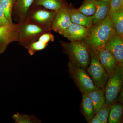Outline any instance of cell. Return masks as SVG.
<instances>
[{
  "mask_svg": "<svg viewBox=\"0 0 123 123\" xmlns=\"http://www.w3.org/2000/svg\"><path fill=\"white\" fill-rule=\"evenodd\" d=\"M116 33L108 16L102 22L89 29L85 42L90 48L98 50L104 46L108 40Z\"/></svg>",
  "mask_w": 123,
  "mask_h": 123,
  "instance_id": "1",
  "label": "cell"
},
{
  "mask_svg": "<svg viewBox=\"0 0 123 123\" xmlns=\"http://www.w3.org/2000/svg\"><path fill=\"white\" fill-rule=\"evenodd\" d=\"M63 50L69 61L77 66L86 69L90 62V48L85 41L67 43L60 41Z\"/></svg>",
  "mask_w": 123,
  "mask_h": 123,
  "instance_id": "2",
  "label": "cell"
},
{
  "mask_svg": "<svg viewBox=\"0 0 123 123\" xmlns=\"http://www.w3.org/2000/svg\"><path fill=\"white\" fill-rule=\"evenodd\" d=\"M90 62L87 72L95 87L105 88L110 75L105 70L99 60L98 50L90 48Z\"/></svg>",
  "mask_w": 123,
  "mask_h": 123,
  "instance_id": "3",
  "label": "cell"
},
{
  "mask_svg": "<svg viewBox=\"0 0 123 123\" xmlns=\"http://www.w3.org/2000/svg\"><path fill=\"white\" fill-rule=\"evenodd\" d=\"M123 66L119 65L110 75L104 88L105 104L111 106L117 101V97L123 90Z\"/></svg>",
  "mask_w": 123,
  "mask_h": 123,
  "instance_id": "4",
  "label": "cell"
},
{
  "mask_svg": "<svg viewBox=\"0 0 123 123\" xmlns=\"http://www.w3.org/2000/svg\"><path fill=\"white\" fill-rule=\"evenodd\" d=\"M68 64L69 75L82 93H89L95 89L96 87L86 69L70 61Z\"/></svg>",
  "mask_w": 123,
  "mask_h": 123,
  "instance_id": "5",
  "label": "cell"
},
{
  "mask_svg": "<svg viewBox=\"0 0 123 123\" xmlns=\"http://www.w3.org/2000/svg\"><path fill=\"white\" fill-rule=\"evenodd\" d=\"M56 13V11H49L44 8H42L38 6H35L34 8H30L26 21L37 24L47 31H51L52 22Z\"/></svg>",
  "mask_w": 123,
  "mask_h": 123,
  "instance_id": "6",
  "label": "cell"
},
{
  "mask_svg": "<svg viewBox=\"0 0 123 123\" xmlns=\"http://www.w3.org/2000/svg\"><path fill=\"white\" fill-rule=\"evenodd\" d=\"M20 23L18 42L24 48L37 40L43 33L48 31L42 27L29 21Z\"/></svg>",
  "mask_w": 123,
  "mask_h": 123,
  "instance_id": "7",
  "label": "cell"
},
{
  "mask_svg": "<svg viewBox=\"0 0 123 123\" xmlns=\"http://www.w3.org/2000/svg\"><path fill=\"white\" fill-rule=\"evenodd\" d=\"M20 23H9L0 26V55L10 44L18 40Z\"/></svg>",
  "mask_w": 123,
  "mask_h": 123,
  "instance_id": "8",
  "label": "cell"
},
{
  "mask_svg": "<svg viewBox=\"0 0 123 123\" xmlns=\"http://www.w3.org/2000/svg\"><path fill=\"white\" fill-rule=\"evenodd\" d=\"M104 46L114 57L118 65L123 66V38L116 33Z\"/></svg>",
  "mask_w": 123,
  "mask_h": 123,
  "instance_id": "9",
  "label": "cell"
},
{
  "mask_svg": "<svg viewBox=\"0 0 123 123\" xmlns=\"http://www.w3.org/2000/svg\"><path fill=\"white\" fill-rule=\"evenodd\" d=\"M72 24L69 7L67 6L56 11L52 25V30L60 34Z\"/></svg>",
  "mask_w": 123,
  "mask_h": 123,
  "instance_id": "10",
  "label": "cell"
},
{
  "mask_svg": "<svg viewBox=\"0 0 123 123\" xmlns=\"http://www.w3.org/2000/svg\"><path fill=\"white\" fill-rule=\"evenodd\" d=\"M89 30V29L84 26L72 23L67 29L59 34L70 42L82 41L88 36Z\"/></svg>",
  "mask_w": 123,
  "mask_h": 123,
  "instance_id": "11",
  "label": "cell"
},
{
  "mask_svg": "<svg viewBox=\"0 0 123 123\" xmlns=\"http://www.w3.org/2000/svg\"><path fill=\"white\" fill-rule=\"evenodd\" d=\"M99 60L106 72L111 75L118 66V63L111 53L103 46L98 49Z\"/></svg>",
  "mask_w": 123,
  "mask_h": 123,
  "instance_id": "12",
  "label": "cell"
},
{
  "mask_svg": "<svg viewBox=\"0 0 123 123\" xmlns=\"http://www.w3.org/2000/svg\"><path fill=\"white\" fill-rule=\"evenodd\" d=\"M97 9L93 15V25H98L102 22L110 14L111 0L109 1H97Z\"/></svg>",
  "mask_w": 123,
  "mask_h": 123,
  "instance_id": "13",
  "label": "cell"
},
{
  "mask_svg": "<svg viewBox=\"0 0 123 123\" xmlns=\"http://www.w3.org/2000/svg\"><path fill=\"white\" fill-rule=\"evenodd\" d=\"M69 14L72 23L84 26L90 29L93 25V16H87L80 12L77 9L69 7Z\"/></svg>",
  "mask_w": 123,
  "mask_h": 123,
  "instance_id": "14",
  "label": "cell"
},
{
  "mask_svg": "<svg viewBox=\"0 0 123 123\" xmlns=\"http://www.w3.org/2000/svg\"><path fill=\"white\" fill-rule=\"evenodd\" d=\"M34 0H15L13 8L17 16L19 22L21 23L26 20L27 14Z\"/></svg>",
  "mask_w": 123,
  "mask_h": 123,
  "instance_id": "15",
  "label": "cell"
},
{
  "mask_svg": "<svg viewBox=\"0 0 123 123\" xmlns=\"http://www.w3.org/2000/svg\"><path fill=\"white\" fill-rule=\"evenodd\" d=\"M88 94L93 102L95 112L97 113L105 103L104 88L96 87Z\"/></svg>",
  "mask_w": 123,
  "mask_h": 123,
  "instance_id": "16",
  "label": "cell"
},
{
  "mask_svg": "<svg viewBox=\"0 0 123 123\" xmlns=\"http://www.w3.org/2000/svg\"><path fill=\"white\" fill-rule=\"evenodd\" d=\"M82 102L81 106V112L88 123L90 122L95 114L93 102L88 94L82 93Z\"/></svg>",
  "mask_w": 123,
  "mask_h": 123,
  "instance_id": "17",
  "label": "cell"
},
{
  "mask_svg": "<svg viewBox=\"0 0 123 123\" xmlns=\"http://www.w3.org/2000/svg\"><path fill=\"white\" fill-rule=\"evenodd\" d=\"M34 6H42L47 9L57 11L68 6L64 0H34Z\"/></svg>",
  "mask_w": 123,
  "mask_h": 123,
  "instance_id": "18",
  "label": "cell"
},
{
  "mask_svg": "<svg viewBox=\"0 0 123 123\" xmlns=\"http://www.w3.org/2000/svg\"><path fill=\"white\" fill-rule=\"evenodd\" d=\"M123 104L117 101L112 104L111 106L108 123H121L123 117Z\"/></svg>",
  "mask_w": 123,
  "mask_h": 123,
  "instance_id": "19",
  "label": "cell"
},
{
  "mask_svg": "<svg viewBox=\"0 0 123 123\" xmlns=\"http://www.w3.org/2000/svg\"><path fill=\"white\" fill-rule=\"evenodd\" d=\"M109 16L117 33L123 38V9L110 13Z\"/></svg>",
  "mask_w": 123,
  "mask_h": 123,
  "instance_id": "20",
  "label": "cell"
},
{
  "mask_svg": "<svg viewBox=\"0 0 123 123\" xmlns=\"http://www.w3.org/2000/svg\"><path fill=\"white\" fill-rule=\"evenodd\" d=\"M96 0H84L82 5L77 10L87 16L94 15L97 9Z\"/></svg>",
  "mask_w": 123,
  "mask_h": 123,
  "instance_id": "21",
  "label": "cell"
},
{
  "mask_svg": "<svg viewBox=\"0 0 123 123\" xmlns=\"http://www.w3.org/2000/svg\"><path fill=\"white\" fill-rule=\"evenodd\" d=\"M12 118L16 123H42L41 120L33 114H24L17 112L13 115Z\"/></svg>",
  "mask_w": 123,
  "mask_h": 123,
  "instance_id": "22",
  "label": "cell"
},
{
  "mask_svg": "<svg viewBox=\"0 0 123 123\" xmlns=\"http://www.w3.org/2000/svg\"><path fill=\"white\" fill-rule=\"evenodd\" d=\"M4 11L5 15L10 23H12V12L15 0H0Z\"/></svg>",
  "mask_w": 123,
  "mask_h": 123,
  "instance_id": "23",
  "label": "cell"
},
{
  "mask_svg": "<svg viewBox=\"0 0 123 123\" xmlns=\"http://www.w3.org/2000/svg\"><path fill=\"white\" fill-rule=\"evenodd\" d=\"M48 44V43H43L37 40L31 43L25 48L27 49L30 55L33 56L37 52L42 51L46 48Z\"/></svg>",
  "mask_w": 123,
  "mask_h": 123,
  "instance_id": "24",
  "label": "cell"
},
{
  "mask_svg": "<svg viewBox=\"0 0 123 123\" xmlns=\"http://www.w3.org/2000/svg\"><path fill=\"white\" fill-rule=\"evenodd\" d=\"M111 107V105L104 104L98 111L96 113L101 123H108Z\"/></svg>",
  "mask_w": 123,
  "mask_h": 123,
  "instance_id": "25",
  "label": "cell"
},
{
  "mask_svg": "<svg viewBox=\"0 0 123 123\" xmlns=\"http://www.w3.org/2000/svg\"><path fill=\"white\" fill-rule=\"evenodd\" d=\"M37 40L43 43H48L49 42H54L55 37L51 31H47L42 34Z\"/></svg>",
  "mask_w": 123,
  "mask_h": 123,
  "instance_id": "26",
  "label": "cell"
},
{
  "mask_svg": "<svg viewBox=\"0 0 123 123\" xmlns=\"http://www.w3.org/2000/svg\"><path fill=\"white\" fill-rule=\"evenodd\" d=\"M123 9V0H111L110 13Z\"/></svg>",
  "mask_w": 123,
  "mask_h": 123,
  "instance_id": "27",
  "label": "cell"
},
{
  "mask_svg": "<svg viewBox=\"0 0 123 123\" xmlns=\"http://www.w3.org/2000/svg\"><path fill=\"white\" fill-rule=\"evenodd\" d=\"M9 23L6 17L4 11L0 1V26Z\"/></svg>",
  "mask_w": 123,
  "mask_h": 123,
  "instance_id": "28",
  "label": "cell"
},
{
  "mask_svg": "<svg viewBox=\"0 0 123 123\" xmlns=\"http://www.w3.org/2000/svg\"><path fill=\"white\" fill-rule=\"evenodd\" d=\"M89 123H101V122L97 116V114H95L92 117Z\"/></svg>",
  "mask_w": 123,
  "mask_h": 123,
  "instance_id": "29",
  "label": "cell"
},
{
  "mask_svg": "<svg viewBox=\"0 0 123 123\" xmlns=\"http://www.w3.org/2000/svg\"><path fill=\"white\" fill-rule=\"evenodd\" d=\"M117 101H118L119 102L123 104V90L119 94L118 96L117 97Z\"/></svg>",
  "mask_w": 123,
  "mask_h": 123,
  "instance_id": "30",
  "label": "cell"
},
{
  "mask_svg": "<svg viewBox=\"0 0 123 123\" xmlns=\"http://www.w3.org/2000/svg\"><path fill=\"white\" fill-rule=\"evenodd\" d=\"M97 1H109L110 0H96Z\"/></svg>",
  "mask_w": 123,
  "mask_h": 123,
  "instance_id": "31",
  "label": "cell"
}]
</instances>
